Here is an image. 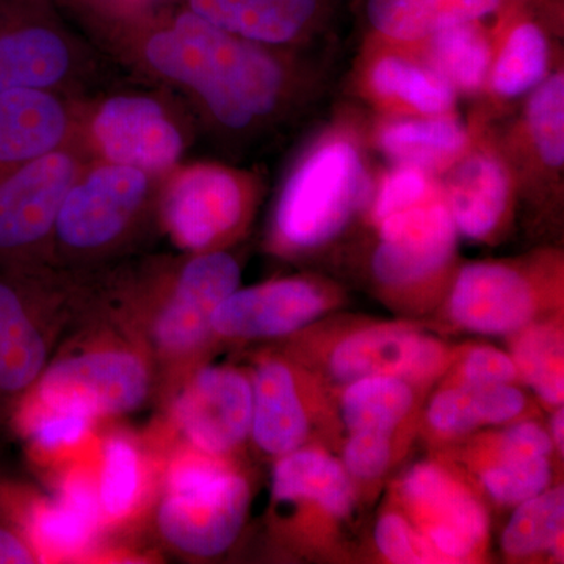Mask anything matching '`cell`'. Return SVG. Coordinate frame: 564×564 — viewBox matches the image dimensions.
Masks as SVG:
<instances>
[{
    "mask_svg": "<svg viewBox=\"0 0 564 564\" xmlns=\"http://www.w3.org/2000/svg\"><path fill=\"white\" fill-rule=\"evenodd\" d=\"M63 13L115 66L177 93L214 128L250 131L280 109L288 77L270 47L223 31L180 3Z\"/></svg>",
    "mask_w": 564,
    "mask_h": 564,
    "instance_id": "1",
    "label": "cell"
},
{
    "mask_svg": "<svg viewBox=\"0 0 564 564\" xmlns=\"http://www.w3.org/2000/svg\"><path fill=\"white\" fill-rule=\"evenodd\" d=\"M242 269L225 250L111 265L109 296L152 352L159 392L172 397L214 339L218 306L239 289Z\"/></svg>",
    "mask_w": 564,
    "mask_h": 564,
    "instance_id": "2",
    "label": "cell"
},
{
    "mask_svg": "<svg viewBox=\"0 0 564 564\" xmlns=\"http://www.w3.org/2000/svg\"><path fill=\"white\" fill-rule=\"evenodd\" d=\"M74 326L28 399L80 411L99 422L135 413L159 392L150 348L110 302L96 274L85 276V300Z\"/></svg>",
    "mask_w": 564,
    "mask_h": 564,
    "instance_id": "3",
    "label": "cell"
},
{
    "mask_svg": "<svg viewBox=\"0 0 564 564\" xmlns=\"http://www.w3.org/2000/svg\"><path fill=\"white\" fill-rule=\"evenodd\" d=\"M162 177L131 166L88 161L63 198L50 267L87 274L120 263L158 226Z\"/></svg>",
    "mask_w": 564,
    "mask_h": 564,
    "instance_id": "4",
    "label": "cell"
},
{
    "mask_svg": "<svg viewBox=\"0 0 564 564\" xmlns=\"http://www.w3.org/2000/svg\"><path fill=\"white\" fill-rule=\"evenodd\" d=\"M195 115L177 93L137 79L104 85L79 101L76 141L90 161L163 177L185 161Z\"/></svg>",
    "mask_w": 564,
    "mask_h": 564,
    "instance_id": "5",
    "label": "cell"
},
{
    "mask_svg": "<svg viewBox=\"0 0 564 564\" xmlns=\"http://www.w3.org/2000/svg\"><path fill=\"white\" fill-rule=\"evenodd\" d=\"M80 274L0 270V429L40 380L82 310Z\"/></svg>",
    "mask_w": 564,
    "mask_h": 564,
    "instance_id": "6",
    "label": "cell"
},
{
    "mask_svg": "<svg viewBox=\"0 0 564 564\" xmlns=\"http://www.w3.org/2000/svg\"><path fill=\"white\" fill-rule=\"evenodd\" d=\"M113 66L55 0H0V95L84 98L115 80Z\"/></svg>",
    "mask_w": 564,
    "mask_h": 564,
    "instance_id": "7",
    "label": "cell"
},
{
    "mask_svg": "<svg viewBox=\"0 0 564 564\" xmlns=\"http://www.w3.org/2000/svg\"><path fill=\"white\" fill-rule=\"evenodd\" d=\"M250 502V485L225 456L185 444L166 459L155 530L176 554L215 558L242 533Z\"/></svg>",
    "mask_w": 564,
    "mask_h": 564,
    "instance_id": "8",
    "label": "cell"
},
{
    "mask_svg": "<svg viewBox=\"0 0 564 564\" xmlns=\"http://www.w3.org/2000/svg\"><path fill=\"white\" fill-rule=\"evenodd\" d=\"M361 155L347 140H329L296 165L274 209L278 245L310 250L334 239L370 199Z\"/></svg>",
    "mask_w": 564,
    "mask_h": 564,
    "instance_id": "9",
    "label": "cell"
},
{
    "mask_svg": "<svg viewBox=\"0 0 564 564\" xmlns=\"http://www.w3.org/2000/svg\"><path fill=\"white\" fill-rule=\"evenodd\" d=\"M254 181L231 166L182 162L162 177L158 226L184 254L221 250L254 206Z\"/></svg>",
    "mask_w": 564,
    "mask_h": 564,
    "instance_id": "10",
    "label": "cell"
},
{
    "mask_svg": "<svg viewBox=\"0 0 564 564\" xmlns=\"http://www.w3.org/2000/svg\"><path fill=\"white\" fill-rule=\"evenodd\" d=\"M88 161L74 140L0 177V270L50 267L58 209Z\"/></svg>",
    "mask_w": 564,
    "mask_h": 564,
    "instance_id": "11",
    "label": "cell"
},
{
    "mask_svg": "<svg viewBox=\"0 0 564 564\" xmlns=\"http://www.w3.org/2000/svg\"><path fill=\"white\" fill-rule=\"evenodd\" d=\"M169 400L176 432L206 454L226 458L250 436L252 384L234 367H196Z\"/></svg>",
    "mask_w": 564,
    "mask_h": 564,
    "instance_id": "12",
    "label": "cell"
},
{
    "mask_svg": "<svg viewBox=\"0 0 564 564\" xmlns=\"http://www.w3.org/2000/svg\"><path fill=\"white\" fill-rule=\"evenodd\" d=\"M414 527L445 563L464 562L484 544L488 516L477 499L436 464H417L402 481Z\"/></svg>",
    "mask_w": 564,
    "mask_h": 564,
    "instance_id": "13",
    "label": "cell"
},
{
    "mask_svg": "<svg viewBox=\"0 0 564 564\" xmlns=\"http://www.w3.org/2000/svg\"><path fill=\"white\" fill-rule=\"evenodd\" d=\"M378 225L381 242L372 269L389 288H408L433 276L454 254L458 231L447 204L426 199Z\"/></svg>",
    "mask_w": 564,
    "mask_h": 564,
    "instance_id": "14",
    "label": "cell"
},
{
    "mask_svg": "<svg viewBox=\"0 0 564 564\" xmlns=\"http://www.w3.org/2000/svg\"><path fill=\"white\" fill-rule=\"evenodd\" d=\"M447 352L432 337L400 325H378L345 337L329 356L340 383L367 377H397L421 383L444 369Z\"/></svg>",
    "mask_w": 564,
    "mask_h": 564,
    "instance_id": "15",
    "label": "cell"
},
{
    "mask_svg": "<svg viewBox=\"0 0 564 564\" xmlns=\"http://www.w3.org/2000/svg\"><path fill=\"white\" fill-rule=\"evenodd\" d=\"M311 282L278 280L236 289L214 315V336L231 340L272 339L310 325L325 310Z\"/></svg>",
    "mask_w": 564,
    "mask_h": 564,
    "instance_id": "16",
    "label": "cell"
},
{
    "mask_svg": "<svg viewBox=\"0 0 564 564\" xmlns=\"http://www.w3.org/2000/svg\"><path fill=\"white\" fill-rule=\"evenodd\" d=\"M80 98L41 90L0 95V177L76 140Z\"/></svg>",
    "mask_w": 564,
    "mask_h": 564,
    "instance_id": "17",
    "label": "cell"
},
{
    "mask_svg": "<svg viewBox=\"0 0 564 564\" xmlns=\"http://www.w3.org/2000/svg\"><path fill=\"white\" fill-rule=\"evenodd\" d=\"M536 300L518 270L500 263L464 267L451 295V315L464 329L491 336L521 332L532 321Z\"/></svg>",
    "mask_w": 564,
    "mask_h": 564,
    "instance_id": "18",
    "label": "cell"
},
{
    "mask_svg": "<svg viewBox=\"0 0 564 564\" xmlns=\"http://www.w3.org/2000/svg\"><path fill=\"white\" fill-rule=\"evenodd\" d=\"M251 436L267 455L281 456L302 448L310 419L288 364L265 358L252 375Z\"/></svg>",
    "mask_w": 564,
    "mask_h": 564,
    "instance_id": "19",
    "label": "cell"
},
{
    "mask_svg": "<svg viewBox=\"0 0 564 564\" xmlns=\"http://www.w3.org/2000/svg\"><path fill=\"white\" fill-rule=\"evenodd\" d=\"M223 31L263 46L299 39L314 20L318 0H174Z\"/></svg>",
    "mask_w": 564,
    "mask_h": 564,
    "instance_id": "20",
    "label": "cell"
},
{
    "mask_svg": "<svg viewBox=\"0 0 564 564\" xmlns=\"http://www.w3.org/2000/svg\"><path fill=\"white\" fill-rule=\"evenodd\" d=\"M447 195L456 231L469 239H485L507 210L510 177L492 155H469L448 176Z\"/></svg>",
    "mask_w": 564,
    "mask_h": 564,
    "instance_id": "21",
    "label": "cell"
},
{
    "mask_svg": "<svg viewBox=\"0 0 564 564\" xmlns=\"http://www.w3.org/2000/svg\"><path fill=\"white\" fill-rule=\"evenodd\" d=\"M272 494L278 502L310 500L334 518H345L355 507L350 474L318 451L299 448L281 456L273 470Z\"/></svg>",
    "mask_w": 564,
    "mask_h": 564,
    "instance_id": "22",
    "label": "cell"
},
{
    "mask_svg": "<svg viewBox=\"0 0 564 564\" xmlns=\"http://www.w3.org/2000/svg\"><path fill=\"white\" fill-rule=\"evenodd\" d=\"M99 505L104 525L124 524L139 513L150 486V464L132 434L115 430L99 445Z\"/></svg>",
    "mask_w": 564,
    "mask_h": 564,
    "instance_id": "23",
    "label": "cell"
},
{
    "mask_svg": "<svg viewBox=\"0 0 564 564\" xmlns=\"http://www.w3.org/2000/svg\"><path fill=\"white\" fill-rule=\"evenodd\" d=\"M502 0H367V18L389 40L419 41L434 33L478 22L500 9Z\"/></svg>",
    "mask_w": 564,
    "mask_h": 564,
    "instance_id": "24",
    "label": "cell"
},
{
    "mask_svg": "<svg viewBox=\"0 0 564 564\" xmlns=\"http://www.w3.org/2000/svg\"><path fill=\"white\" fill-rule=\"evenodd\" d=\"M524 406V393L511 384L458 383L434 397L426 417L436 432L463 434L513 421Z\"/></svg>",
    "mask_w": 564,
    "mask_h": 564,
    "instance_id": "25",
    "label": "cell"
},
{
    "mask_svg": "<svg viewBox=\"0 0 564 564\" xmlns=\"http://www.w3.org/2000/svg\"><path fill=\"white\" fill-rule=\"evenodd\" d=\"M98 421L80 411L21 400L11 415L10 429L20 434L41 462L66 458L90 441Z\"/></svg>",
    "mask_w": 564,
    "mask_h": 564,
    "instance_id": "26",
    "label": "cell"
},
{
    "mask_svg": "<svg viewBox=\"0 0 564 564\" xmlns=\"http://www.w3.org/2000/svg\"><path fill=\"white\" fill-rule=\"evenodd\" d=\"M378 141L393 161L425 170L454 162L466 147L467 133L459 122L440 115L392 122Z\"/></svg>",
    "mask_w": 564,
    "mask_h": 564,
    "instance_id": "27",
    "label": "cell"
},
{
    "mask_svg": "<svg viewBox=\"0 0 564 564\" xmlns=\"http://www.w3.org/2000/svg\"><path fill=\"white\" fill-rule=\"evenodd\" d=\"M408 381L397 377H367L348 383L343 395V417L351 433L392 434L413 406Z\"/></svg>",
    "mask_w": 564,
    "mask_h": 564,
    "instance_id": "28",
    "label": "cell"
},
{
    "mask_svg": "<svg viewBox=\"0 0 564 564\" xmlns=\"http://www.w3.org/2000/svg\"><path fill=\"white\" fill-rule=\"evenodd\" d=\"M430 39V68L455 91L473 93L484 85L491 65V46L477 22L452 25Z\"/></svg>",
    "mask_w": 564,
    "mask_h": 564,
    "instance_id": "29",
    "label": "cell"
},
{
    "mask_svg": "<svg viewBox=\"0 0 564 564\" xmlns=\"http://www.w3.org/2000/svg\"><path fill=\"white\" fill-rule=\"evenodd\" d=\"M375 91L400 99L429 117H440L454 107L455 90L432 68L425 69L399 57L381 58L372 69Z\"/></svg>",
    "mask_w": 564,
    "mask_h": 564,
    "instance_id": "30",
    "label": "cell"
},
{
    "mask_svg": "<svg viewBox=\"0 0 564 564\" xmlns=\"http://www.w3.org/2000/svg\"><path fill=\"white\" fill-rule=\"evenodd\" d=\"M518 375L552 406L564 395L563 336L554 326H529L516 337L513 356Z\"/></svg>",
    "mask_w": 564,
    "mask_h": 564,
    "instance_id": "31",
    "label": "cell"
},
{
    "mask_svg": "<svg viewBox=\"0 0 564 564\" xmlns=\"http://www.w3.org/2000/svg\"><path fill=\"white\" fill-rule=\"evenodd\" d=\"M549 46L543 31L533 22L513 29L494 65V91L516 98L538 87L547 70Z\"/></svg>",
    "mask_w": 564,
    "mask_h": 564,
    "instance_id": "32",
    "label": "cell"
},
{
    "mask_svg": "<svg viewBox=\"0 0 564 564\" xmlns=\"http://www.w3.org/2000/svg\"><path fill=\"white\" fill-rule=\"evenodd\" d=\"M564 491L536 494L519 503L502 534V547L511 556H529L555 549L563 536Z\"/></svg>",
    "mask_w": 564,
    "mask_h": 564,
    "instance_id": "33",
    "label": "cell"
},
{
    "mask_svg": "<svg viewBox=\"0 0 564 564\" xmlns=\"http://www.w3.org/2000/svg\"><path fill=\"white\" fill-rule=\"evenodd\" d=\"M549 456L496 455L481 470L486 492L503 505H519L543 492L551 481Z\"/></svg>",
    "mask_w": 564,
    "mask_h": 564,
    "instance_id": "34",
    "label": "cell"
},
{
    "mask_svg": "<svg viewBox=\"0 0 564 564\" xmlns=\"http://www.w3.org/2000/svg\"><path fill=\"white\" fill-rule=\"evenodd\" d=\"M530 133L538 154L554 169L564 162V77L554 74L534 87L527 109Z\"/></svg>",
    "mask_w": 564,
    "mask_h": 564,
    "instance_id": "35",
    "label": "cell"
},
{
    "mask_svg": "<svg viewBox=\"0 0 564 564\" xmlns=\"http://www.w3.org/2000/svg\"><path fill=\"white\" fill-rule=\"evenodd\" d=\"M375 543L392 563H445L410 519L397 513L384 514L375 527Z\"/></svg>",
    "mask_w": 564,
    "mask_h": 564,
    "instance_id": "36",
    "label": "cell"
},
{
    "mask_svg": "<svg viewBox=\"0 0 564 564\" xmlns=\"http://www.w3.org/2000/svg\"><path fill=\"white\" fill-rule=\"evenodd\" d=\"M432 196V182L425 170L402 165L381 182L373 203L375 221H383L389 215L417 206Z\"/></svg>",
    "mask_w": 564,
    "mask_h": 564,
    "instance_id": "37",
    "label": "cell"
},
{
    "mask_svg": "<svg viewBox=\"0 0 564 564\" xmlns=\"http://www.w3.org/2000/svg\"><path fill=\"white\" fill-rule=\"evenodd\" d=\"M392 434L380 432L351 433L344 448L345 470L361 480L383 475L391 462Z\"/></svg>",
    "mask_w": 564,
    "mask_h": 564,
    "instance_id": "38",
    "label": "cell"
},
{
    "mask_svg": "<svg viewBox=\"0 0 564 564\" xmlns=\"http://www.w3.org/2000/svg\"><path fill=\"white\" fill-rule=\"evenodd\" d=\"M518 378L513 358L492 347L469 351L462 366V381L469 384H510Z\"/></svg>",
    "mask_w": 564,
    "mask_h": 564,
    "instance_id": "39",
    "label": "cell"
},
{
    "mask_svg": "<svg viewBox=\"0 0 564 564\" xmlns=\"http://www.w3.org/2000/svg\"><path fill=\"white\" fill-rule=\"evenodd\" d=\"M551 436L534 422H521L505 430L496 443V455L549 456Z\"/></svg>",
    "mask_w": 564,
    "mask_h": 564,
    "instance_id": "40",
    "label": "cell"
},
{
    "mask_svg": "<svg viewBox=\"0 0 564 564\" xmlns=\"http://www.w3.org/2000/svg\"><path fill=\"white\" fill-rule=\"evenodd\" d=\"M40 563L35 549L20 522L0 499V564Z\"/></svg>",
    "mask_w": 564,
    "mask_h": 564,
    "instance_id": "41",
    "label": "cell"
},
{
    "mask_svg": "<svg viewBox=\"0 0 564 564\" xmlns=\"http://www.w3.org/2000/svg\"><path fill=\"white\" fill-rule=\"evenodd\" d=\"M63 11H99V13H128L158 9L174 0H55Z\"/></svg>",
    "mask_w": 564,
    "mask_h": 564,
    "instance_id": "42",
    "label": "cell"
},
{
    "mask_svg": "<svg viewBox=\"0 0 564 564\" xmlns=\"http://www.w3.org/2000/svg\"><path fill=\"white\" fill-rule=\"evenodd\" d=\"M564 413L563 408L560 406V410H556L554 414V419H552V443H554L555 447L558 448L560 454H563L564 451Z\"/></svg>",
    "mask_w": 564,
    "mask_h": 564,
    "instance_id": "43",
    "label": "cell"
}]
</instances>
